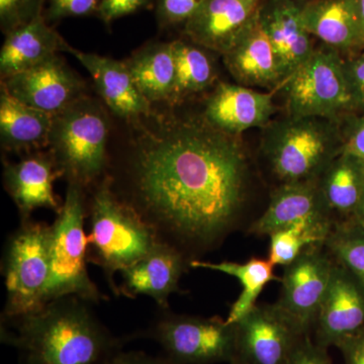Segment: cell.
Here are the masks:
<instances>
[{"instance_id": "22", "label": "cell", "mask_w": 364, "mask_h": 364, "mask_svg": "<svg viewBox=\"0 0 364 364\" xmlns=\"http://www.w3.org/2000/svg\"><path fill=\"white\" fill-rule=\"evenodd\" d=\"M223 59L238 85L269 90L284 85L274 48L258 18Z\"/></svg>"}, {"instance_id": "33", "label": "cell", "mask_w": 364, "mask_h": 364, "mask_svg": "<svg viewBox=\"0 0 364 364\" xmlns=\"http://www.w3.org/2000/svg\"><path fill=\"white\" fill-rule=\"evenodd\" d=\"M343 69L354 114H364V50L344 58Z\"/></svg>"}, {"instance_id": "39", "label": "cell", "mask_w": 364, "mask_h": 364, "mask_svg": "<svg viewBox=\"0 0 364 364\" xmlns=\"http://www.w3.org/2000/svg\"><path fill=\"white\" fill-rule=\"evenodd\" d=\"M107 364H176L166 358H155L142 351H123L117 353Z\"/></svg>"}, {"instance_id": "18", "label": "cell", "mask_w": 364, "mask_h": 364, "mask_svg": "<svg viewBox=\"0 0 364 364\" xmlns=\"http://www.w3.org/2000/svg\"><path fill=\"white\" fill-rule=\"evenodd\" d=\"M188 267L191 260L181 251L159 240L149 252L121 272L119 294L129 298L149 296L166 310L169 296L178 291Z\"/></svg>"}, {"instance_id": "8", "label": "cell", "mask_w": 364, "mask_h": 364, "mask_svg": "<svg viewBox=\"0 0 364 364\" xmlns=\"http://www.w3.org/2000/svg\"><path fill=\"white\" fill-rule=\"evenodd\" d=\"M159 344L176 364L231 363L236 356V326L219 317L164 312L140 337Z\"/></svg>"}, {"instance_id": "27", "label": "cell", "mask_w": 364, "mask_h": 364, "mask_svg": "<svg viewBox=\"0 0 364 364\" xmlns=\"http://www.w3.org/2000/svg\"><path fill=\"white\" fill-rule=\"evenodd\" d=\"M176 83L167 104L178 105L215 85L217 70L208 50L193 41H172Z\"/></svg>"}, {"instance_id": "28", "label": "cell", "mask_w": 364, "mask_h": 364, "mask_svg": "<svg viewBox=\"0 0 364 364\" xmlns=\"http://www.w3.org/2000/svg\"><path fill=\"white\" fill-rule=\"evenodd\" d=\"M274 267L269 259L251 258L245 263L225 262L213 263L195 259L191 261V267L203 268L231 275L240 282L243 291L230 310L226 321L229 324H235L256 306L263 289L277 277Z\"/></svg>"}, {"instance_id": "41", "label": "cell", "mask_w": 364, "mask_h": 364, "mask_svg": "<svg viewBox=\"0 0 364 364\" xmlns=\"http://www.w3.org/2000/svg\"><path fill=\"white\" fill-rule=\"evenodd\" d=\"M355 4L356 7H358L359 20H360L364 37V0H355Z\"/></svg>"}, {"instance_id": "7", "label": "cell", "mask_w": 364, "mask_h": 364, "mask_svg": "<svg viewBox=\"0 0 364 364\" xmlns=\"http://www.w3.org/2000/svg\"><path fill=\"white\" fill-rule=\"evenodd\" d=\"M52 227L32 220L7 239L2 258L6 301L1 317H16L43 305L51 265Z\"/></svg>"}, {"instance_id": "3", "label": "cell", "mask_w": 364, "mask_h": 364, "mask_svg": "<svg viewBox=\"0 0 364 364\" xmlns=\"http://www.w3.org/2000/svg\"><path fill=\"white\" fill-rule=\"evenodd\" d=\"M262 130L261 153L279 184L318 181L343 152L340 119L287 114Z\"/></svg>"}, {"instance_id": "19", "label": "cell", "mask_w": 364, "mask_h": 364, "mask_svg": "<svg viewBox=\"0 0 364 364\" xmlns=\"http://www.w3.org/2000/svg\"><path fill=\"white\" fill-rule=\"evenodd\" d=\"M70 53L90 74L98 95L116 116L138 122L152 114V105L143 97L124 61L85 53L66 45Z\"/></svg>"}, {"instance_id": "32", "label": "cell", "mask_w": 364, "mask_h": 364, "mask_svg": "<svg viewBox=\"0 0 364 364\" xmlns=\"http://www.w3.org/2000/svg\"><path fill=\"white\" fill-rule=\"evenodd\" d=\"M203 2L205 0H157L158 23L162 26L186 25Z\"/></svg>"}, {"instance_id": "14", "label": "cell", "mask_w": 364, "mask_h": 364, "mask_svg": "<svg viewBox=\"0 0 364 364\" xmlns=\"http://www.w3.org/2000/svg\"><path fill=\"white\" fill-rule=\"evenodd\" d=\"M275 112L273 92L219 82L205 100L200 117L215 130L239 136L252 128L264 129Z\"/></svg>"}, {"instance_id": "24", "label": "cell", "mask_w": 364, "mask_h": 364, "mask_svg": "<svg viewBox=\"0 0 364 364\" xmlns=\"http://www.w3.org/2000/svg\"><path fill=\"white\" fill-rule=\"evenodd\" d=\"M54 116L0 93V140L13 153L33 152L48 147Z\"/></svg>"}, {"instance_id": "26", "label": "cell", "mask_w": 364, "mask_h": 364, "mask_svg": "<svg viewBox=\"0 0 364 364\" xmlns=\"http://www.w3.org/2000/svg\"><path fill=\"white\" fill-rule=\"evenodd\" d=\"M318 186L335 217H353L364 191V160L342 152L318 179Z\"/></svg>"}, {"instance_id": "12", "label": "cell", "mask_w": 364, "mask_h": 364, "mask_svg": "<svg viewBox=\"0 0 364 364\" xmlns=\"http://www.w3.org/2000/svg\"><path fill=\"white\" fill-rule=\"evenodd\" d=\"M1 87L23 104L53 116L86 97L85 81L58 54L1 80Z\"/></svg>"}, {"instance_id": "25", "label": "cell", "mask_w": 364, "mask_h": 364, "mask_svg": "<svg viewBox=\"0 0 364 364\" xmlns=\"http://www.w3.org/2000/svg\"><path fill=\"white\" fill-rule=\"evenodd\" d=\"M124 62L136 87L151 105L168 102L176 83L172 42L144 46Z\"/></svg>"}, {"instance_id": "9", "label": "cell", "mask_w": 364, "mask_h": 364, "mask_svg": "<svg viewBox=\"0 0 364 364\" xmlns=\"http://www.w3.org/2000/svg\"><path fill=\"white\" fill-rule=\"evenodd\" d=\"M343 57L330 48L313 54L282 85L287 114L341 119L354 114Z\"/></svg>"}, {"instance_id": "1", "label": "cell", "mask_w": 364, "mask_h": 364, "mask_svg": "<svg viewBox=\"0 0 364 364\" xmlns=\"http://www.w3.org/2000/svg\"><path fill=\"white\" fill-rule=\"evenodd\" d=\"M158 121L105 177L160 241L193 261L238 222L247 196V155L239 136L215 130L202 117Z\"/></svg>"}, {"instance_id": "37", "label": "cell", "mask_w": 364, "mask_h": 364, "mask_svg": "<svg viewBox=\"0 0 364 364\" xmlns=\"http://www.w3.org/2000/svg\"><path fill=\"white\" fill-rule=\"evenodd\" d=\"M287 364H331L328 349L320 346L309 335L294 349Z\"/></svg>"}, {"instance_id": "5", "label": "cell", "mask_w": 364, "mask_h": 364, "mask_svg": "<svg viewBox=\"0 0 364 364\" xmlns=\"http://www.w3.org/2000/svg\"><path fill=\"white\" fill-rule=\"evenodd\" d=\"M109 119L104 107L85 97L54 114L49 152L62 177L81 188H95L109 167Z\"/></svg>"}, {"instance_id": "34", "label": "cell", "mask_w": 364, "mask_h": 364, "mask_svg": "<svg viewBox=\"0 0 364 364\" xmlns=\"http://www.w3.org/2000/svg\"><path fill=\"white\" fill-rule=\"evenodd\" d=\"M343 152L364 160V114H349L340 119Z\"/></svg>"}, {"instance_id": "4", "label": "cell", "mask_w": 364, "mask_h": 364, "mask_svg": "<svg viewBox=\"0 0 364 364\" xmlns=\"http://www.w3.org/2000/svg\"><path fill=\"white\" fill-rule=\"evenodd\" d=\"M87 210L88 261L100 267L112 293L117 296L116 273L141 259L159 239L140 215L114 193L107 177L95 186Z\"/></svg>"}, {"instance_id": "29", "label": "cell", "mask_w": 364, "mask_h": 364, "mask_svg": "<svg viewBox=\"0 0 364 364\" xmlns=\"http://www.w3.org/2000/svg\"><path fill=\"white\" fill-rule=\"evenodd\" d=\"M324 246L335 262L364 287V227L352 218L338 220Z\"/></svg>"}, {"instance_id": "15", "label": "cell", "mask_w": 364, "mask_h": 364, "mask_svg": "<svg viewBox=\"0 0 364 364\" xmlns=\"http://www.w3.org/2000/svg\"><path fill=\"white\" fill-rule=\"evenodd\" d=\"M363 329L364 287L350 272L335 263L331 282L314 327V341L329 349Z\"/></svg>"}, {"instance_id": "2", "label": "cell", "mask_w": 364, "mask_h": 364, "mask_svg": "<svg viewBox=\"0 0 364 364\" xmlns=\"http://www.w3.org/2000/svg\"><path fill=\"white\" fill-rule=\"evenodd\" d=\"M77 296L49 301L33 312L1 317V342L21 364H107L122 350L117 338Z\"/></svg>"}, {"instance_id": "31", "label": "cell", "mask_w": 364, "mask_h": 364, "mask_svg": "<svg viewBox=\"0 0 364 364\" xmlns=\"http://www.w3.org/2000/svg\"><path fill=\"white\" fill-rule=\"evenodd\" d=\"M46 0H0V26L9 33L43 14Z\"/></svg>"}, {"instance_id": "23", "label": "cell", "mask_w": 364, "mask_h": 364, "mask_svg": "<svg viewBox=\"0 0 364 364\" xmlns=\"http://www.w3.org/2000/svg\"><path fill=\"white\" fill-rule=\"evenodd\" d=\"M0 51L1 80L33 68L64 51L67 43L51 26L44 14L6 33Z\"/></svg>"}, {"instance_id": "13", "label": "cell", "mask_w": 364, "mask_h": 364, "mask_svg": "<svg viewBox=\"0 0 364 364\" xmlns=\"http://www.w3.org/2000/svg\"><path fill=\"white\" fill-rule=\"evenodd\" d=\"M337 221L326 202L318 181L279 184L270 196L267 210L250 226L251 234H270L299 225L333 227Z\"/></svg>"}, {"instance_id": "17", "label": "cell", "mask_w": 364, "mask_h": 364, "mask_svg": "<svg viewBox=\"0 0 364 364\" xmlns=\"http://www.w3.org/2000/svg\"><path fill=\"white\" fill-rule=\"evenodd\" d=\"M306 0H263L258 18L274 48L284 83L315 51L303 13Z\"/></svg>"}, {"instance_id": "42", "label": "cell", "mask_w": 364, "mask_h": 364, "mask_svg": "<svg viewBox=\"0 0 364 364\" xmlns=\"http://www.w3.org/2000/svg\"><path fill=\"white\" fill-rule=\"evenodd\" d=\"M229 364H244L242 361L239 360V359L234 358L233 360L231 361Z\"/></svg>"}, {"instance_id": "30", "label": "cell", "mask_w": 364, "mask_h": 364, "mask_svg": "<svg viewBox=\"0 0 364 364\" xmlns=\"http://www.w3.org/2000/svg\"><path fill=\"white\" fill-rule=\"evenodd\" d=\"M333 227L299 225L279 230L270 234L268 259L274 265L287 267L306 249L324 246Z\"/></svg>"}, {"instance_id": "40", "label": "cell", "mask_w": 364, "mask_h": 364, "mask_svg": "<svg viewBox=\"0 0 364 364\" xmlns=\"http://www.w3.org/2000/svg\"><path fill=\"white\" fill-rule=\"evenodd\" d=\"M352 219L355 220L358 224L364 227V191L363 196H361L360 202L358 203V207L356 208Z\"/></svg>"}, {"instance_id": "20", "label": "cell", "mask_w": 364, "mask_h": 364, "mask_svg": "<svg viewBox=\"0 0 364 364\" xmlns=\"http://www.w3.org/2000/svg\"><path fill=\"white\" fill-rule=\"evenodd\" d=\"M62 177L51 153H33L16 163H6L4 183L21 215L28 221L35 210L49 208L58 214L61 210L54 193V181Z\"/></svg>"}, {"instance_id": "21", "label": "cell", "mask_w": 364, "mask_h": 364, "mask_svg": "<svg viewBox=\"0 0 364 364\" xmlns=\"http://www.w3.org/2000/svg\"><path fill=\"white\" fill-rule=\"evenodd\" d=\"M308 33L343 58L364 50L355 0H306L303 13Z\"/></svg>"}, {"instance_id": "35", "label": "cell", "mask_w": 364, "mask_h": 364, "mask_svg": "<svg viewBox=\"0 0 364 364\" xmlns=\"http://www.w3.org/2000/svg\"><path fill=\"white\" fill-rule=\"evenodd\" d=\"M47 18L58 21L73 16H87L98 14L100 0H48Z\"/></svg>"}, {"instance_id": "36", "label": "cell", "mask_w": 364, "mask_h": 364, "mask_svg": "<svg viewBox=\"0 0 364 364\" xmlns=\"http://www.w3.org/2000/svg\"><path fill=\"white\" fill-rule=\"evenodd\" d=\"M152 2V0H100L98 16L107 25H109L117 18H123L139 9H144Z\"/></svg>"}, {"instance_id": "6", "label": "cell", "mask_w": 364, "mask_h": 364, "mask_svg": "<svg viewBox=\"0 0 364 364\" xmlns=\"http://www.w3.org/2000/svg\"><path fill=\"white\" fill-rule=\"evenodd\" d=\"M85 191L68 183L65 200L52 227L51 265L43 305L64 298L77 296L88 303L104 299L88 273V237L85 232Z\"/></svg>"}, {"instance_id": "11", "label": "cell", "mask_w": 364, "mask_h": 364, "mask_svg": "<svg viewBox=\"0 0 364 364\" xmlns=\"http://www.w3.org/2000/svg\"><path fill=\"white\" fill-rule=\"evenodd\" d=\"M335 263L325 246H315L284 267L280 296L275 304L306 335L315 327Z\"/></svg>"}, {"instance_id": "38", "label": "cell", "mask_w": 364, "mask_h": 364, "mask_svg": "<svg viewBox=\"0 0 364 364\" xmlns=\"http://www.w3.org/2000/svg\"><path fill=\"white\" fill-rule=\"evenodd\" d=\"M337 348L342 352L345 364H364V329L345 339Z\"/></svg>"}, {"instance_id": "16", "label": "cell", "mask_w": 364, "mask_h": 364, "mask_svg": "<svg viewBox=\"0 0 364 364\" xmlns=\"http://www.w3.org/2000/svg\"><path fill=\"white\" fill-rule=\"evenodd\" d=\"M263 0H205L184 25V35L223 56L258 18Z\"/></svg>"}, {"instance_id": "10", "label": "cell", "mask_w": 364, "mask_h": 364, "mask_svg": "<svg viewBox=\"0 0 364 364\" xmlns=\"http://www.w3.org/2000/svg\"><path fill=\"white\" fill-rule=\"evenodd\" d=\"M235 326V358L244 364H287L306 336L277 304L256 305Z\"/></svg>"}]
</instances>
